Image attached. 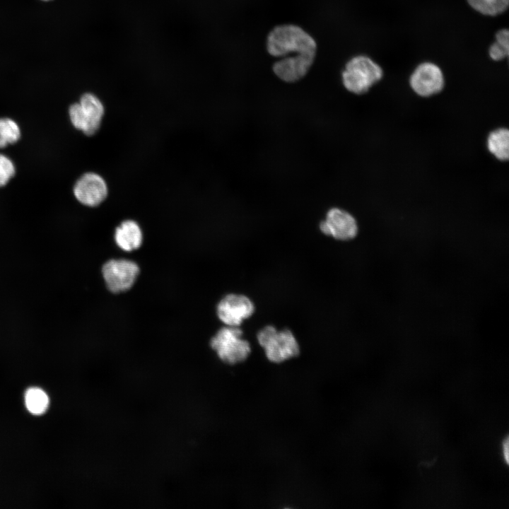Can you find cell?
Here are the masks:
<instances>
[{
    "mask_svg": "<svg viewBox=\"0 0 509 509\" xmlns=\"http://www.w3.org/2000/svg\"><path fill=\"white\" fill-rule=\"evenodd\" d=\"M268 52L276 57H293L299 55L315 57V40L300 27L285 24L275 27L267 40Z\"/></svg>",
    "mask_w": 509,
    "mask_h": 509,
    "instance_id": "6da1fadb",
    "label": "cell"
},
{
    "mask_svg": "<svg viewBox=\"0 0 509 509\" xmlns=\"http://www.w3.org/2000/svg\"><path fill=\"white\" fill-rule=\"evenodd\" d=\"M383 76L382 68L366 56L351 59L342 71V82L346 89L361 95L378 83Z\"/></svg>",
    "mask_w": 509,
    "mask_h": 509,
    "instance_id": "7a4b0ae2",
    "label": "cell"
},
{
    "mask_svg": "<svg viewBox=\"0 0 509 509\" xmlns=\"http://www.w3.org/2000/svg\"><path fill=\"white\" fill-rule=\"evenodd\" d=\"M257 337L267 358L271 362L281 363L297 356L300 353L298 343L289 329L278 331L274 327L269 325L262 329Z\"/></svg>",
    "mask_w": 509,
    "mask_h": 509,
    "instance_id": "3957f363",
    "label": "cell"
},
{
    "mask_svg": "<svg viewBox=\"0 0 509 509\" xmlns=\"http://www.w3.org/2000/svg\"><path fill=\"white\" fill-rule=\"evenodd\" d=\"M238 327L226 326L219 329L211 340V346L223 362L233 365L244 361L251 349Z\"/></svg>",
    "mask_w": 509,
    "mask_h": 509,
    "instance_id": "277c9868",
    "label": "cell"
},
{
    "mask_svg": "<svg viewBox=\"0 0 509 509\" xmlns=\"http://www.w3.org/2000/svg\"><path fill=\"white\" fill-rule=\"evenodd\" d=\"M104 114L101 101L93 94H83L79 103L72 104L69 109L73 126L87 135L95 134L99 129Z\"/></svg>",
    "mask_w": 509,
    "mask_h": 509,
    "instance_id": "5b68a950",
    "label": "cell"
},
{
    "mask_svg": "<svg viewBox=\"0 0 509 509\" xmlns=\"http://www.w3.org/2000/svg\"><path fill=\"white\" fill-rule=\"evenodd\" d=\"M102 273L107 288L112 293H121L133 286L139 268L131 260L110 259L103 266Z\"/></svg>",
    "mask_w": 509,
    "mask_h": 509,
    "instance_id": "8992f818",
    "label": "cell"
},
{
    "mask_svg": "<svg viewBox=\"0 0 509 509\" xmlns=\"http://www.w3.org/2000/svg\"><path fill=\"white\" fill-rule=\"evenodd\" d=\"M414 92L421 97H430L440 93L445 85L443 74L435 64L424 62L419 64L409 78Z\"/></svg>",
    "mask_w": 509,
    "mask_h": 509,
    "instance_id": "52a82bcc",
    "label": "cell"
},
{
    "mask_svg": "<svg viewBox=\"0 0 509 509\" xmlns=\"http://www.w3.org/2000/svg\"><path fill=\"white\" fill-rule=\"evenodd\" d=\"M217 315L226 326L238 327L255 312V305L245 296L228 294L217 305Z\"/></svg>",
    "mask_w": 509,
    "mask_h": 509,
    "instance_id": "ba28073f",
    "label": "cell"
},
{
    "mask_svg": "<svg viewBox=\"0 0 509 509\" xmlns=\"http://www.w3.org/2000/svg\"><path fill=\"white\" fill-rule=\"evenodd\" d=\"M321 231L339 240H349L358 233L355 218L349 212L339 208L331 209L325 220L320 224Z\"/></svg>",
    "mask_w": 509,
    "mask_h": 509,
    "instance_id": "9c48e42d",
    "label": "cell"
},
{
    "mask_svg": "<svg viewBox=\"0 0 509 509\" xmlns=\"http://www.w3.org/2000/svg\"><path fill=\"white\" fill-rule=\"evenodd\" d=\"M74 194L82 204L96 206L106 198L107 187L101 176L94 172H87L75 183Z\"/></svg>",
    "mask_w": 509,
    "mask_h": 509,
    "instance_id": "30bf717a",
    "label": "cell"
},
{
    "mask_svg": "<svg viewBox=\"0 0 509 509\" xmlns=\"http://www.w3.org/2000/svg\"><path fill=\"white\" fill-rule=\"evenodd\" d=\"M315 57L309 55L283 57L274 64L273 71L283 81L296 82L303 78L308 72Z\"/></svg>",
    "mask_w": 509,
    "mask_h": 509,
    "instance_id": "8fae6325",
    "label": "cell"
},
{
    "mask_svg": "<svg viewBox=\"0 0 509 509\" xmlns=\"http://www.w3.org/2000/svg\"><path fill=\"white\" fill-rule=\"evenodd\" d=\"M142 232L136 222L123 221L115 230V240L122 250L130 252L138 249L142 243Z\"/></svg>",
    "mask_w": 509,
    "mask_h": 509,
    "instance_id": "7c38bea8",
    "label": "cell"
},
{
    "mask_svg": "<svg viewBox=\"0 0 509 509\" xmlns=\"http://www.w3.org/2000/svg\"><path fill=\"white\" fill-rule=\"evenodd\" d=\"M487 148L498 160L506 161L509 158V130L498 128L491 131L487 137Z\"/></svg>",
    "mask_w": 509,
    "mask_h": 509,
    "instance_id": "4fadbf2b",
    "label": "cell"
},
{
    "mask_svg": "<svg viewBox=\"0 0 509 509\" xmlns=\"http://www.w3.org/2000/svg\"><path fill=\"white\" fill-rule=\"evenodd\" d=\"M25 403L27 409L34 415L44 414L49 406L47 394L39 387H31L25 394Z\"/></svg>",
    "mask_w": 509,
    "mask_h": 509,
    "instance_id": "5bb4252c",
    "label": "cell"
},
{
    "mask_svg": "<svg viewBox=\"0 0 509 509\" xmlns=\"http://www.w3.org/2000/svg\"><path fill=\"white\" fill-rule=\"evenodd\" d=\"M476 11L486 16H496L508 7L509 0H467Z\"/></svg>",
    "mask_w": 509,
    "mask_h": 509,
    "instance_id": "9a60e30c",
    "label": "cell"
},
{
    "mask_svg": "<svg viewBox=\"0 0 509 509\" xmlns=\"http://www.w3.org/2000/svg\"><path fill=\"white\" fill-rule=\"evenodd\" d=\"M18 124L10 118H0V148L16 143L21 138Z\"/></svg>",
    "mask_w": 509,
    "mask_h": 509,
    "instance_id": "2e32d148",
    "label": "cell"
},
{
    "mask_svg": "<svg viewBox=\"0 0 509 509\" xmlns=\"http://www.w3.org/2000/svg\"><path fill=\"white\" fill-rule=\"evenodd\" d=\"M16 168L11 160L0 153V187L5 186L13 177Z\"/></svg>",
    "mask_w": 509,
    "mask_h": 509,
    "instance_id": "e0dca14e",
    "label": "cell"
},
{
    "mask_svg": "<svg viewBox=\"0 0 509 509\" xmlns=\"http://www.w3.org/2000/svg\"><path fill=\"white\" fill-rule=\"evenodd\" d=\"M509 47L498 41L493 43L488 50L490 57L494 61H500L508 56Z\"/></svg>",
    "mask_w": 509,
    "mask_h": 509,
    "instance_id": "ac0fdd59",
    "label": "cell"
},
{
    "mask_svg": "<svg viewBox=\"0 0 509 509\" xmlns=\"http://www.w3.org/2000/svg\"><path fill=\"white\" fill-rule=\"evenodd\" d=\"M503 457L505 459L506 463H508V440L506 438L505 440L503 442Z\"/></svg>",
    "mask_w": 509,
    "mask_h": 509,
    "instance_id": "d6986e66",
    "label": "cell"
},
{
    "mask_svg": "<svg viewBox=\"0 0 509 509\" xmlns=\"http://www.w3.org/2000/svg\"><path fill=\"white\" fill-rule=\"evenodd\" d=\"M43 1H49V0H43Z\"/></svg>",
    "mask_w": 509,
    "mask_h": 509,
    "instance_id": "ffe728a7",
    "label": "cell"
}]
</instances>
